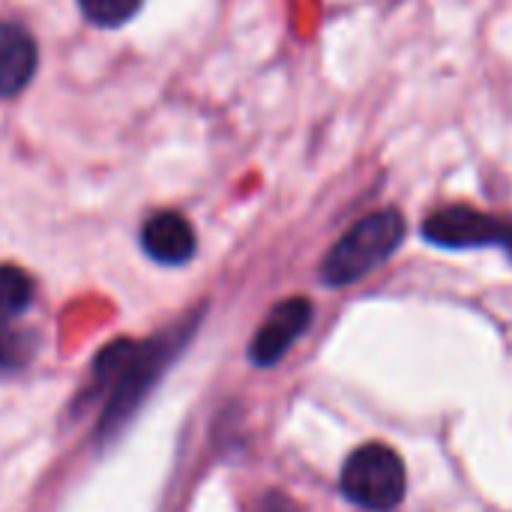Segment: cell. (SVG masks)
<instances>
[{"label":"cell","mask_w":512,"mask_h":512,"mask_svg":"<svg viewBox=\"0 0 512 512\" xmlns=\"http://www.w3.org/2000/svg\"><path fill=\"white\" fill-rule=\"evenodd\" d=\"M312 321V303L306 297H288L282 300L270 315L267 321L258 327L252 345H249V357L255 366H276L288 348L306 333Z\"/></svg>","instance_id":"obj_5"},{"label":"cell","mask_w":512,"mask_h":512,"mask_svg":"<svg viewBox=\"0 0 512 512\" xmlns=\"http://www.w3.org/2000/svg\"><path fill=\"white\" fill-rule=\"evenodd\" d=\"M33 300V279L15 267V264H0V321L18 318Z\"/></svg>","instance_id":"obj_8"},{"label":"cell","mask_w":512,"mask_h":512,"mask_svg":"<svg viewBox=\"0 0 512 512\" xmlns=\"http://www.w3.org/2000/svg\"><path fill=\"white\" fill-rule=\"evenodd\" d=\"M36 63L39 51L30 30L15 21H0V96H18L30 84Z\"/></svg>","instance_id":"obj_6"},{"label":"cell","mask_w":512,"mask_h":512,"mask_svg":"<svg viewBox=\"0 0 512 512\" xmlns=\"http://www.w3.org/2000/svg\"><path fill=\"white\" fill-rule=\"evenodd\" d=\"M423 234L432 246L441 249H480V246H504L512 252V225L495 216H486L474 207L453 204L444 210H435Z\"/></svg>","instance_id":"obj_4"},{"label":"cell","mask_w":512,"mask_h":512,"mask_svg":"<svg viewBox=\"0 0 512 512\" xmlns=\"http://www.w3.org/2000/svg\"><path fill=\"white\" fill-rule=\"evenodd\" d=\"M255 512H300V507L291 498H285L282 492H270V495L261 498V504L255 507Z\"/></svg>","instance_id":"obj_11"},{"label":"cell","mask_w":512,"mask_h":512,"mask_svg":"<svg viewBox=\"0 0 512 512\" xmlns=\"http://www.w3.org/2000/svg\"><path fill=\"white\" fill-rule=\"evenodd\" d=\"M405 240V219L399 210H378L363 216L327 255L324 282L333 288L354 285L378 270Z\"/></svg>","instance_id":"obj_1"},{"label":"cell","mask_w":512,"mask_h":512,"mask_svg":"<svg viewBox=\"0 0 512 512\" xmlns=\"http://www.w3.org/2000/svg\"><path fill=\"white\" fill-rule=\"evenodd\" d=\"M405 489V462L387 444H363L342 468V495L363 510H396L405 498Z\"/></svg>","instance_id":"obj_3"},{"label":"cell","mask_w":512,"mask_h":512,"mask_svg":"<svg viewBox=\"0 0 512 512\" xmlns=\"http://www.w3.org/2000/svg\"><path fill=\"white\" fill-rule=\"evenodd\" d=\"M144 252L159 264H186L195 255V228L174 210L153 213L141 228Z\"/></svg>","instance_id":"obj_7"},{"label":"cell","mask_w":512,"mask_h":512,"mask_svg":"<svg viewBox=\"0 0 512 512\" xmlns=\"http://www.w3.org/2000/svg\"><path fill=\"white\" fill-rule=\"evenodd\" d=\"M144 0H78L84 18L96 27H120L126 24Z\"/></svg>","instance_id":"obj_9"},{"label":"cell","mask_w":512,"mask_h":512,"mask_svg":"<svg viewBox=\"0 0 512 512\" xmlns=\"http://www.w3.org/2000/svg\"><path fill=\"white\" fill-rule=\"evenodd\" d=\"M171 351H174V342L168 336H159V339H150V342H141V345L126 342L117 378L111 384L108 405H105L102 420H99V432H96L99 441L120 432L123 423L138 411V405L144 402V396L156 384L159 372L165 369Z\"/></svg>","instance_id":"obj_2"},{"label":"cell","mask_w":512,"mask_h":512,"mask_svg":"<svg viewBox=\"0 0 512 512\" xmlns=\"http://www.w3.org/2000/svg\"><path fill=\"white\" fill-rule=\"evenodd\" d=\"M33 354V339L21 330H12L9 321H0V372L21 369Z\"/></svg>","instance_id":"obj_10"}]
</instances>
